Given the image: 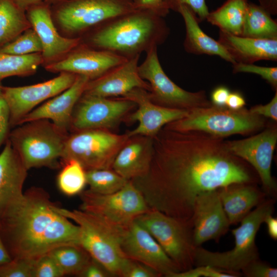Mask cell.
Masks as SVG:
<instances>
[{
  "mask_svg": "<svg viewBox=\"0 0 277 277\" xmlns=\"http://www.w3.org/2000/svg\"><path fill=\"white\" fill-rule=\"evenodd\" d=\"M247 277H276L277 269L258 259L246 265L241 271Z\"/></svg>",
  "mask_w": 277,
  "mask_h": 277,
  "instance_id": "obj_41",
  "label": "cell"
},
{
  "mask_svg": "<svg viewBox=\"0 0 277 277\" xmlns=\"http://www.w3.org/2000/svg\"><path fill=\"white\" fill-rule=\"evenodd\" d=\"M129 138L127 133L117 134L107 129H87L68 134L61 162L75 160L86 171L112 168L118 151Z\"/></svg>",
  "mask_w": 277,
  "mask_h": 277,
  "instance_id": "obj_10",
  "label": "cell"
},
{
  "mask_svg": "<svg viewBox=\"0 0 277 277\" xmlns=\"http://www.w3.org/2000/svg\"><path fill=\"white\" fill-rule=\"evenodd\" d=\"M242 36L277 39V22L259 5L249 2Z\"/></svg>",
  "mask_w": 277,
  "mask_h": 277,
  "instance_id": "obj_30",
  "label": "cell"
},
{
  "mask_svg": "<svg viewBox=\"0 0 277 277\" xmlns=\"http://www.w3.org/2000/svg\"><path fill=\"white\" fill-rule=\"evenodd\" d=\"M230 91L225 86H220L213 89L211 94V102L217 106H226V103Z\"/></svg>",
  "mask_w": 277,
  "mask_h": 277,
  "instance_id": "obj_47",
  "label": "cell"
},
{
  "mask_svg": "<svg viewBox=\"0 0 277 277\" xmlns=\"http://www.w3.org/2000/svg\"><path fill=\"white\" fill-rule=\"evenodd\" d=\"M277 142V128L271 124L260 133L249 137L225 141L229 152L251 165L256 172L267 196L274 198L276 183L271 175L273 152Z\"/></svg>",
  "mask_w": 277,
  "mask_h": 277,
  "instance_id": "obj_13",
  "label": "cell"
},
{
  "mask_svg": "<svg viewBox=\"0 0 277 277\" xmlns=\"http://www.w3.org/2000/svg\"><path fill=\"white\" fill-rule=\"evenodd\" d=\"M169 33L163 17L135 9L101 23L80 38L92 48L130 59L163 44Z\"/></svg>",
  "mask_w": 277,
  "mask_h": 277,
  "instance_id": "obj_3",
  "label": "cell"
},
{
  "mask_svg": "<svg viewBox=\"0 0 277 277\" xmlns=\"http://www.w3.org/2000/svg\"><path fill=\"white\" fill-rule=\"evenodd\" d=\"M157 242L180 272L194 266V245L191 221L150 209L135 220Z\"/></svg>",
  "mask_w": 277,
  "mask_h": 277,
  "instance_id": "obj_9",
  "label": "cell"
},
{
  "mask_svg": "<svg viewBox=\"0 0 277 277\" xmlns=\"http://www.w3.org/2000/svg\"><path fill=\"white\" fill-rule=\"evenodd\" d=\"M26 14L42 43V66L60 61L81 43L80 38H67L59 33L51 17L50 6L44 1L30 7Z\"/></svg>",
  "mask_w": 277,
  "mask_h": 277,
  "instance_id": "obj_19",
  "label": "cell"
},
{
  "mask_svg": "<svg viewBox=\"0 0 277 277\" xmlns=\"http://www.w3.org/2000/svg\"><path fill=\"white\" fill-rule=\"evenodd\" d=\"M80 209L95 214L114 225L128 228L150 208L131 180L118 191L101 194L83 190L80 193Z\"/></svg>",
  "mask_w": 277,
  "mask_h": 277,
  "instance_id": "obj_11",
  "label": "cell"
},
{
  "mask_svg": "<svg viewBox=\"0 0 277 277\" xmlns=\"http://www.w3.org/2000/svg\"><path fill=\"white\" fill-rule=\"evenodd\" d=\"M49 253L55 260L64 275L80 276L92 259L81 245H63L54 248Z\"/></svg>",
  "mask_w": 277,
  "mask_h": 277,
  "instance_id": "obj_31",
  "label": "cell"
},
{
  "mask_svg": "<svg viewBox=\"0 0 277 277\" xmlns=\"http://www.w3.org/2000/svg\"><path fill=\"white\" fill-rule=\"evenodd\" d=\"M0 153V213L23 193L28 169L8 138Z\"/></svg>",
  "mask_w": 277,
  "mask_h": 277,
  "instance_id": "obj_26",
  "label": "cell"
},
{
  "mask_svg": "<svg viewBox=\"0 0 277 277\" xmlns=\"http://www.w3.org/2000/svg\"><path fill=\"white\" fill-rule=\"evenodd\" d=\"M255 172L228 151L223 138L164 127L153 137L148 172L131 181L150 208L191 221L199 195L233 183H256Z\"/></svg>",
  "mask_w": 277,
  "mask_h": 277,
  "instance_id": "obj_1",
  "label": "cell"
},
{
  "mask_svg": "<svg viewBox=\"0 0 277 277\" xmlns=\"http://www.w3.org/2000/svg\"><path fill=\"white\" fill-rule=\"evenodd\" d=\"M50 9L59 33L70 38H81L101 23L135 10L128 0H62Z\"/></svg>",
  "mask_w": 277,
  "mask_h": 277,
  "instance_id": "obj_8",
  "label": "cell"
},
{
  "mask_svg": "<svg viewBox=\"0 0 277 277\" xmlns=\"http://www.w3.org/2000/svg\"><path fill=\"white\" fill-rule=\"evenodd\" d=\"M275 201L274 198L267 197L240 222L238 227L231 230L234 238V246L231 250L222 252H213L201 246L196 247L194 266L207 265L241 273V270L249 263L259 259L256 236L266 217L273 214Z\"/></svg>",
  "mask_w": 277,
  "mask_h": 277,
  "instance_id": "obj_5",
  "label": "cell"
},
{
  "mask_svg": "<svg viewBox=\"0 0 277 277\" xmlns=\"http://www.w3.org/2000/svg\"><path fill=\"white\" fill-rule=\"evenodd\" d=\"M144 62L138 66L139 75L150 86L149 96L154 103L166 107L190 110L212 105L206 92L187 91L166 75L159 60L157 47L148 51Z\"/></svg>",
  "mask_w": 277,
  "mask_h": 277,
  "instance_id": "obj_12",
  "label": "cell"
},
{
  "mask_svg": "<svg viewBox=\"0 0 277 277\" xmlns=\"http://www.w3.org/2000/svg\"><path fill=\"white\" fill-rule=\"evenodd\" d=\"M63 164L57 177L58 189L68 196L80 194L87 184L86 171L75 160H69Z\"/></svg>",
  "mask_w": 277,
  "mask_h": 277,
  "instance_id": "obj_33",
  "label": "cell"
},
{
  "mask_svg": "<svg viewBox=\"0 0 277 277\" xmlns=\"http://www.w3.org/2000/svg\"><path fill=\"white\" fill-rule=\"evenodd\" d=\"M233 72L250 73L260 75L277 90V67H263L253 64L237 63L233 64Z\"/></svg>",
  "mask_w": 277,
  "mask_h": 277,
  "instance_id": "obj_37",
  "label": "cell"
},
{
  "mask_svg": "<svg viewBox=\"0 0 277 277\" xmlns=\"http://www.w3.org/2000/svg\"><path fill=\"white\" fill-rule=\"evenodd\" d=\"M11 260L0 235V266Z\"/></svg>",
  "mask_w": 277,
  "mask_h": 277,
  "instance_id": "obj_52",
  "label": "cell"
},
{
  "mask_svg": "<svg viewBox=\"0 0 277 277\" xmlns=\"http://www.w3.org/2000/svg\"><path fill=\"white\" fill-rule=\"evenodd\" d=\"M241 275V273L232 272L207 265H200L174 273L170 277H238Z\"/></svg>",
  "mask_w": 277,
  "mask_h": 277,
  "instance_id": "obj_38",
  "label": "cell"
},
{
  "mask_svg": "<svg viewBox=\"0 0 277 277\" xmlns=\"http://www.w3.org/2000/svg\"><path fill=\"white\" fill-rule=\"evenodd\" d=\"M30 27L26 12L13 0H0V49Z\"/></svg>",
  "mask_w": 277,
  "mask_h": 277,
  "instance_id": "obj_29",
  "label": "cell"
},
{
  "mask_svg": "<svg viewBox=\"0 0 277 277\" xmlns=\"http://www.w3.org/2000/svg\"><path fill=\"white\" fill-rule=\"evenodd\" d=\"M196 247L210 240L218 242L231 225L217 190L199 195L194 203L191 219Z\"/></svg>",
  "mask_w": 277,
  "mask_h": 277,
  "instance_id": "obj_18",
  "label": "cell"
},
{
  "mask_svg": "<svg viewBox=\"0 0 277 277\" xmlns=\"http://www.w3.org/2000/svg\"><path fill=\"white\" fill-rule=\"evenodd\" d=\"M266 125L264 117L244 107L233 110L226 106L212 105L189 110L186 116L164 127L178 131H199L223 138L233 134H251Z\"/></svg>",
  "mask_w": 277,
  "mask_h": 277,
  "instance_id": "obj_7",
  "label": "cell"
},
{
  "mask_svg": "<svg viewBox=\"0 0 277 277\" xmlns=\"http://www.w3.org/2000/svg\"><path fill=\"white\" fill-rule=\"evenodd\" d=\"M54 209L78 226L81 245L92 258L101 264L112 276H120L128 258L122 244L128 228H124L82 210H70L55 204Z\"/></svg>",
  "mask_w": 277,
  "mask_h": 277,
  "instance_id": "obj_4",
  "label": "cell"
},
{
  "mask_svg": "<svg viewBox=\"0 0 277 277\" xmlns=\"http://www.w3.org/2000/svg\"><path fill=\"white\" fill-rule=\"evenodd\" d=\"M122 247L127 258L145 265L161 276L170 277L180 271L151 234L135 221L128 228Z\"/></svg>",
  "mask_w": 277,
  "mask_h": 277,
  "instance_id": "obj_17",
  "label": "cell"
},
{
  "mask_svg": "<svg viewBox=\"0 0 277 277\" xmlns=\"http://www.w3.org/2000/svg\"><path fill=\"white\" fill-rule=\"evenodd\" d=\"M248 4V0H226L216 10L209 12L206 19L220 31L241 36Z\"/></svg>",
  "mask_w": 277,
  "mask_h": 277,
  "instance_id": "obj_28",
  "label": "cell"
},
{
  "mask_svg": "<svg viewBox=\"0 0 277 277\" xmlns=\"http://www.w3.org/2000/svg\"><path fill=\"white\" fill-rule=\"evenodd\" d=\"M122 97L134 102L137 106L128 117L129 121L138 123L128 132L129 137L136 135L154 137L167 124L186 116L189 110L171 108L157 105L151 101L147 91L135 88Z\"/></svg>",
  "mask_w": 277,
  "mask_h": 277,
  "instance_id": "obj_20",
  "label": "cell"
},
{
  "mask_svg": "<svg viewBox=\"0 0 277 277\" xmlns=\"http://www.w3.org/2000/svg\"><path fill=\"white\" fill-rule=\"evenodd\" d=\"M36 260L13 259L0 266V277H33Z\"/></svg>",
  "mask_w": 277,
  "mask_h": 277,
  "instance_id": "obj_36",
  "label": "cell"
},
{
  "mask_svg": "<svg viewBox=\"0 0 277 277\" xmlns=\"http://www.w3.org/2000/svg\"><path fill=\"white\" fill-rule=\"evenodd\" d=\"M54 205L45 190L31 187L0 213V235L12 259L35 260L63 245H81L78 226Z\"/></svg>",
  "mask_w": 277,
  "mask_h": 277,
  "instance_id": "obj_2",
  "label": "cell"
},
{
  "mask_svg": "<svg viewBox=\"0 0 277 277\" xmlns=\"http://www.w3.org/2000/svg\"><path fill=\"white\" fill-rule=\"evenodd\" d=\"M68 135L50 120L39 119L18 125L8 138L29 170L58 166Z\"/></svg>",
  "mask_w": 277,
  "mask_h": 277,
  "instance_id": "obj_6",
  "label": "cell"
},
{
  "mask_svg": "<svg viewBox=\"0 0 277 277\" xmlns=\"http://www.w3.org/2000/svg\"><path fill=\"white\" fill-rule=\"evenodd\" d=\"M89 81L87 77L77 75L70 87L34 108L21 120L17 126L34 120L47 119L68 132L75 105Z\"/></svg>",
  "mask_w": 277,
  "mask_h": 277,
  "instance_id": "obj_22",
  "label": "cell"
},
{
  "mask_svg": "<svg viewBox=\"0 0 277 277\" xmlns=\"http://www.w3.org/2000/svg\"><path fill=\"white\" fill-rule=\"evenodd\" d=\"M177 12L182 15L185 25L184 47L187 52L197 55H216L232 65L235 63L218 41L210 37L201 29L196 15L190 8L182 5Z\"/></svg>",
  "mask_w": 277,
  "mask_h": 277,
  "instance_id": "obj_27",
  "label": "cell"
},
{
  "mask_svg": "<svg viewBox=\"0 0 277 277\" xmlns=\"http://www.w3.org/2000/svg\"><path fill=\"white\" fill-rule=\"evenodd\" d=\"M249 110L253 113L259 115L264 117H268L277 121V90L270 101L266 105H258L252 107Z\"/></svg>",
  "mask_w": 277,
  "mask_h": 277,
  "instance_id": "obj_45",
  "label": "cell"
},
{
  "mask_svg": "<svg viewBox=\"0 0 277 277\" xmlns=\"http://www.w3.org/2000/svg\"><path fill=\"white\" fill-rule=\"evenodd\" d=\"M267 225V233L270 238L273 240H277V219L272 216V214L268 215L264 220Z\"/></svg>",
  "mask_w": 277,
  "mask_h": 277,
  "instance_id": "obj_49",
  "label": "cell"
},
{
  "mask_svg": "<svg viewBox=\"0 0 277 277\" xmlns=\"http://www.w3.org/2000/svg\"><path fill=\"white\" fill-rule=\"evenodd\" d=\"M132 3L135 9L150 11L163 17L169 12L164 0H133Z\"/></svg>",
  "mask_w": 277,
  "mask_h": 277,
  "instance_id": "obj_44",
  "label": "cell"
},
{
  "mask_svg": "<svg viewBox=\"0 0 277 277\" xmlns=\"http://www.w3.org/2000/svg\"><path fill=\"white\" fill-rule=\"evenodd\" d=\"M111 274L98 262L92 258L80 276L107 277Z\"/></svg>",
  "mask_w": 277,
  "mask_h": 277,
  "instance_id": "obj_46",
  "label": "cell"
},
{
  "mask_svg": "<svg viewBox=\"0 0 277 277\" xmlns=\"http://www.w3.org/2000/svg\"><path fill=\"white\" fill-rule=\"evenodd\" d=\"M129 180L124 178L112 168L86 171L89 190L94 193L108 194L122 189Z\"/></svg>",
  "mask_w": 277,
  "mask_h": 277,
  "instance_id": "obj_34",
  "label": "cell"
},
{
  "mask_svg": "<svg viewBox=\"0 0 277 277\" xmlns=\"http://www.w3.org/2000/svg\"><path fill=\"white\" fill-rule=\"evenodd\" d=\"M41 53L17 55L0 52V81L11 76H28L42 65Z\"/></svg>",
  "mask_w": 277,
  "mask_h": 277,
  "instance_id": "obj_32",
  "label": "cell"
},
{
  "mask_svg": "<svg viewBox=\"0 0 277 277\" xmlns=\"http://www.w3.org/2000/svg\"><path fill=\"white\" fill-rule=\"evenodd\" d=\"M218 42L237 63L253 64L277 61V39H264L232 35L220 30Z\"/></svg>",
  "mask_w": 277,
  "mask_h": 277,
  "instance_id": "obj_25",
  "label": "cell"
},
{
  "mask_svg": "<svg viewBox=\"0 0 277 277\" xmlns=\"http://www.w3.org/2000/svg\"><path fill=\"white\" fill-rule=\"evenodd\" d=\"M259 6L270 15L277 14V0H258Z\"/></svg>",
  "mask_w": 277,
  "mask_h": 277,
  "instance_id": "obj_50",
  "label": "cell"
},
{
  "mask_svg": "<svg viewBox=\"0 0 277 277\" xmlns=\"http://www.w3.org/2000/svg\"><path fill=\"white\" fill-rule=\"evenodd\" d=\"M122 277H159L161 275L155 270L136 261L128 259L120 274Z\"/></svg>",
  "mask_w": 277,
  "mask_h": 277,
  "instance_id": "obj_42",
  "label": "cell"
},
{
  "mask_svg": "<svg viewBox=\"0 0 277 277\" xmlns=\"http://www.w3.org/2000/svg\"><path fill=\"white\" fill-rule=\"evenodd\" d=\"M140 56L128 59L100 77L89 80L83 93L109 98L122 97L135 88L150 92L149 84L138 72Z\"/></svg>",
  "mask_w": 277,
  "mask_h": 277,
  "instance_id": "obj_21",
  "label": "cell"
},
{
  "mask_svg": "<svg viewBox=\"0 0 277 277\" xmlns=\"http://www.w3.org/2000/svg\"><path fill=\"white\" fill-rule=\"evenodd\" d=\"M217 191L230 225L240 223L267 197L255 183H233L219 188Z\"/></svg>",
  "mask_w": 277,
  "mask_h": 277,
  "instance_id": "obj_24",
  "label": "cell"
},
{
  "mask_svg": "<svg viewBox=\"0 0 277 277\" xmlns=\"http://www.w3.org/2000/svg\"><path fill=\"white\" fill-rule=\"evenodd\" d=\"M42 46L35 31L30 27L0 49V52L17 55L41 53Z\"/></svg>",
  "mask_w": 277,
  "mask_h": 277,
  "instance_id": "obj_35",
  "label": "cell"
},
{
  "mask_svg": "<svg viewBox=\"0 0 277 277\" xmlns=\"http://www.w3.org/2000/svg\"><path fill=\"white\" fill-rule=\"evenodd\" d=\"M246 101L242 93L238 91L230 92L227 98L226 106L233 110L244 108Z\"/></svg>",
  "mask_w": 277,
  "mask_h": 277,
  "instance_id": "obj_48",
  "label": "cell"
},
{
  "mask_svg": "<svg viewBox=\"0 0 277 277\" xmlns=\"http://www.w3.org/2000/svg\"><path fill=\"white\" fill-rule=\"evenodd\" d=\"M15 4L23 11L26 12L31 6L37 4L43 0H13Z\"/></svg>",
  "mask_w": 277,
  "mask_h": 277,
  "instance_id": "obj_51",
  "label": "cell"
},
{
  "mask_svg": "<svg viewBox=\"0 0 277 277\" xmlns=\"http://www.w3.org/2000/svg\"><path fill=\"white\" fill-rule=\"evenodd\" d=\"M168 9L178 11L182 5L190 8L196 15L199 22L206 19L209 11L205 0H164Z\"/></svg>",
  "mask_w": 277,
  "mask_h": 277,
  "instance_id": "obj_40",
  "label": "cell"
},
{
  "mask_svg": "<svg viewBox=\"0 0 277 277\" xmlns=\"http://www.w3.org/2000/svg\"><path fill=\"white\" fill-rule=\"evenodd\" d=\"M64 275L58 264L49 253L36 260L33 277H61Z\"/></svg>",
  "mask_w": 277,
  "mask_h": 277,
  "instance_id": "obj_39",
  "label": "cell"
},
{
  "mask_svg": "<svg viewBox=\"0 0 277 277\" xmlns=\"http://www.w3.org/2000/svg\"><path fill=\"white\" fill-rule=\"evenodd\" d=\"M153 138L136 135L129 137L116 155L112 169L127 180L144 176L152 159Z\"/></svg>",
  "mask_w": 277,
  "mask_h": 277,
  "instance_id": "obj_23",
  "label": "cell"
},
{
  "mask_svg": "<svg viewBox=\"0 0 277 277\" xmlns=\"http://www.w3.org/2000/svg\"><path fill=\"white\" fill-rule=\"evenodd\" d=\"M74 73L63 72L44 82L23 86H3L10 111V125L17 126L21 120L43 102L63 92L74 82Z\"/></svg>",
  "mask_w": 277,
  "mask_h": 277,
  "instance_id": "obj_15",
  "label": "cell"
},
{
  "mask_svg": "<svg viewBox=\"0 0 277 277\" xmlns=\"http://www.w3.org/2000/svg\"><path fill=\"white\" fill-rule=\"evenodd\" d=\"M136 107L133 101L123 97L110 98L83 93L72 115L70 129H107L113 127Z\"/></svg>",
  "mask_w": 277,
  "mask_h": 277,
  "instance_id": "obj_14",
  "label": "cell"
},
{
  "mask_svg": "<svg viewBox=\"0 0 277 277\" xmlns=\"http://www.w3.org/2000/svg\"><path fill=\"white\" fill-rule=\"evenodd\" d=\"M45 3L49 5L50 6L57 3L62 0H43Z\"/></svg>",
  "mask_w": 277,
  "mask_h": 277,
  "instance_id": "obj_53",
  "label": "cell"
},
{
  "mask_svg": "<svg viewBox=\"0 0 277 277\" xmlns=\"http://www.w3.org/2000/svg\"><path fill=\"white\" fill-rule=\"evenodd\" d=\"M2 81H0V148L5 143L10 133V111L3 92Z\"/></svg>",
  "mask_w": 277,
  "mask_h": 277,
  "instance_id": "obj_43",
  "label": "cell"
},
{
  "mask_svg": "<svg viewBox=\"0 0 277 277\" xmlns=\"http://www.w3.org/2000/svg\"><path fill=\"white\" fill-rule=\"evenodd\" d=\"M127 60L111 52L92 48L81 42L63 58L44 68L51 73L69 72L93 80Z\"/></svg>",
  "mask_w": 277,
  "mask_h": 277,
  "instance_id": "obj_16",
  "label": "cell"
}]
</instances>
